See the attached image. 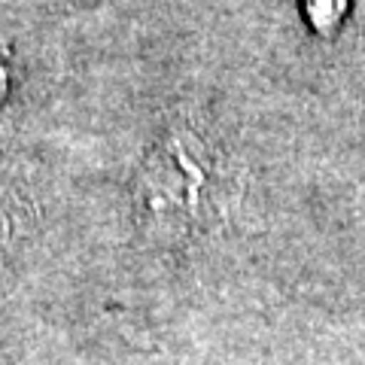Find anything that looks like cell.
<instances>
[{"instance_id":"3957f363","label":"cell","mask_w":365,"mask_h":365,"mask_svg":"<svg viewBox=\"0 0 365 365\" xmlns=\"http://www.w3.org/2000/svg\"><path fill=\"white\" fill-rule=\"evenodd\" d=\"M13 241H16V220H13V213L9 210L0 207V259L9 253Z\"/></svg>"},{"instance_id":"7a4b0ae2","label":"cell","mask_w":365,"mask_h":365,"mask_svg":"<svg viewBox=\"0 0 365 365\" xmlns=\"http://www.w3.org/2000/svg\"><path fill=\"white\" fill-rule=\"evenodd\" d=\"M347 6L350 0H302V9H304V19L317 34H335L341 28V21L347 16Z\"/></svg>"},{"instance_id":"6da1fadb","label":"cell","mask_w":365,"mask_h":365,"mask_svg":"<svg viewBox=\"0 0 365 365\" xmlns=\"http://www.w3.org/2000/svg\"><path fill=\"white\" fill-rule=\"evenodd\" d=\"M222 177V155L207 137L189 125L170 128L137 170V225L153 241H186L220 210Z\"/></svg>"}]
</instances>
